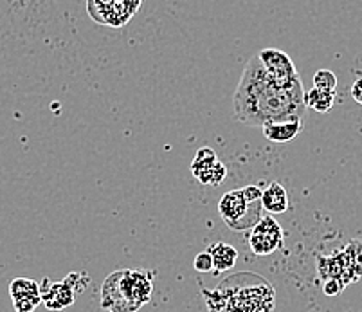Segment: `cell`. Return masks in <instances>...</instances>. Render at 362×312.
<instances>
[{
	"instance_id": "1",
	"label": "cell",
	"mask_w": 362,
	"mask_h": 312,
	"mask_svg": "<svg viewBox=\"0 0 362 312\" xmlns=\"http://www.w3.org/2000/svg\"><path fill=\"white\" fill-rule=\"evenodd\" d=\"M235 117L249 127H265L276 121L301 120L305 105V88L301 81L292 87H281L267 76L258 54L243 67L242 78L233 96Z\"/></svg>"
},
{
	"instance_id": "2",
	"label": "cell",
	"mask_w": 362,
	"mask_h": 312,
	"mask_svg": "<svg viewBox=\"0 0 362 312\" xmlns=\"http://www.w3.org/2000/svg\"><path fill=\"white\" fill-rule=\"evenodd\" d=\"M151 292L153 284L148 271H116L105 280L101 289V305L108 312H136L150 301Z\"/></svg>"
},
{
	"instance_id": "3",
	"label": "cell",
	"mask_w": 362,
	"mask_h": 312,
	"mask_svg": "<svg viewBox=\"0 0 362 312\" xmlns=\"http://www.w3.org/2000/svg\"><path fill=\"white\" fill-rule=\"evenodd\" d=\"M262 202H249L242 190L227 192L220 199L218 212L222 220L235 231H245L255 228L262 219Z\"/></svg>"
},
{
	"instance_id": "4",
	"label": "cell",
	"mask_w": 362,
	"mask_h": 312,
	"mask_svg": "<svg viewBox=\"0 0 362 312\" xmlns=\"http://www.w3.org/2000/svg\"><path fill=\"white\" fill-rule=\"evenodd\" d=\"M143 0H87L88 15L94 22L123 28L137 15Z\"/></svg>"
},
{
	"instance_id": "5",
	"label": "cell",
	"mask_w": 362,
	"mask_h": 312,
	"mask_svg": "<svg viewBox=\"0 0 362 312\" xmlns=\"http://www.w3.org/2000/svg\"><path fill=\"white\" fill-rule=\"evenodd\" d=\"M258 58L265 69L267 76L271 78L274 83L281 85V87H292L298 81H301L292 58L281 49H262L258 52Z\"/></svg>"
},
{
	"instance_id": "6",
	"label": "cell",
	"mask_w": 362,
	"mask_h": 312,
	"mask_svg": "<svg viewBox=\"0 0 362 312\" xmlns=\"http://www.w3.org/2000/svg\"><path fill=\"white\" fill-rule=\"evenodd\" d=\"M283 244L281 226L272 216H262L258 224L252 228L249 245L258 256L272 255Z\"/></svg>"
},
{
	"instance_id": "7",
	"label": "cell",
	"mask_w": 362,
	"mask_h": 312,
	"mask_svg": "<svg viewBox=\"0 0 362 312\" xmlns=\"http://www.w3.org/2000/svg\"><path fill=\"white\" fill-rule=\"evenodd\" d=\"M80 277L81 275H78V272H72L64 282H58V284L49 282V285L42 287V301H44L45 307L52 312H58L74 304L76 284H78Z\"/></svg>"
},
{
	"instance_id": "8",
	"label": "cell",
	"mask_w": 362,
	"mask_h": 312,
	"mask_svg": "<svg viewBox=\"0 0 362 312\" xmlns=\"http://www.w3.org/2000/svg\"><path fill=\"white\" fill-rule=\"evenodd\" d=\"M15 312H33L42 304L40 285L29 278H15L9 284Z\"/></svg>"
},
{
	"instance_id": "9",
	"label": "cell",
	"mask_w": 362,
	"mask_h": 312,
	"mask_svg": "<svg viewBox=\"0 0 362 312\" xmlns=\"http://www.w3.org/2000/svg\"><path fill=\"white\" fill-rule=\"evenodd\" d=\"M301 128V120L276 121V123H269L263 127V136L272 143H288L299 136Z\"/></svg>"
},
{
	"instance_id": "10",
	"label": "cell",
	"mask_w": 362,
	"mask_h": 312,
	"mask_svg": "<svg viewBox=\"0 0 362 312\" xmlns=\"http://www.w3.org/2000/svg\"><path fill=\"white\" fill-rule=\"evenodd\" d=\"M288 195L287 190L283 188L279 183H271L263 190L262 195V208L265 212L272 213V215H279V213H285L288 209Z\"/></svg>"
},
{
	"instance_id": "11",
	"label": "cell",
	"mask_w": 362,
	"mask_h": 312,
	"mask_svg": "<svg viewBox=\"0 0 362 312\" xmlns=\"http://www.w3.org/2000/svg\"><path fill=\"white\" fill-rule=\"evenodd\" d=\"M207 251L211 253L213 267L216 269V272L229 271V269L235 267L236 260H238V251H236L233 245L222 244V242L211 245V248L207 249Z\"/></svg>"
},
{
	"instance_id": "12",
	"label": "cell",
	"mask_w": 362,
	"mask_h": 312,
	"mask_svg": "<svg viewBox=\"0 0 362 312\" xmlns=\"http://www.w3.org/2000/svg\"><path fill=\"white\" fill-rule=\"evenodd\" d=\"M335 103V93H327L321 88H312L305 93V105L315 112H330Z\"/></svg>"
},
{
	"instance_id": "13",
	"label": "cell",
	"mask_w": 362,
	"mask_h": 312,
	"mask_svg": "<svg viewBox=\"0 0 362 312\" xmlns=\"http://www.w3.org/2000/svg\"><path fill=\"white\" fill-rule=\"evenodd\" d=\"M218 163V157H216L215 150L211 149H200L199 152H197L195 159H193L192 163V172L193 175H199V173L206 172V170H209L211 166H215V164Z\"/></svg>"
},
{
	"instance_id": "14",
	"label": "cell",
	"mask_w": 362,
	"mask_h": 312,
	"mask_svg": "<svg viewBox=\"0 0 362 312\" xmlns=\"http://www.w3.org/2000/svg\"><path fill=\"white\" fill-rule=\"evenodd\" d=\"M344 253H346L350 267L355 275V280H358V278L362 277V242L351 241L350 244L344 248Z\"/></svg>"
},
{
	"instance_id": "15",
	"label": "cell",
	"mask_w": 362,
	"mask_h": 312,
	"mask_svg": "<svg viewBox=\"0 0 362 312\" xmlns=\"http://www.w3.org/2000/svg\"><path fill=\"white\" fill-rule=\"evenodd\" d=\"M314 87L327 91V93H335L337 88V76L330 69H319L314 74Z\"/></svg>"
},
{
	"instance_id": "16",
	"label": "cell",
	"mask_w": 362,
	"mask_h": 312,
	"mask_svg": "<svg viewBox=\"0 0 362 312\" xmlns=\"http://www.w3.org/2000/svg\"><path fill=\"white\" fill-rule=\"evenodd\" d=\"M193 265H195V269L199 272H209L211 269H215V267H213L211 253H209V251L199 253V255H197V258H195V262H193Z\"/></svg>"
},
{
	"instance_id": "17",
	"label": "cell",
	"mask_w": 362,
	"mask_h": 312,
	"mask_svg": "<svg viewBox=\"0 0 362 312\" xmlns=\"http://www.w3.org/2000/svg\"><path fill=\"white\" fill-rule=\"evenodd\" d=\"M342 289H344V285H342L337 278L325 280V284H322V291H325V294H327V296H337Z\"/></svg>"
},
{
	"instance_id": "18",
	"label": "cell",
	"mask_w": 362,
	"mask_h": 312,
	"mask_svg": "<svg viewBox=\"0 0 362 312\" xmlns=\"http://www.w3.org/2000/svg\"><path fill=\"white\" fill-rule=\"evenodd\" d=\"M351 98L362 105V78L355 80L354 85H351Z\"/></svg>"
}]
</instances>
